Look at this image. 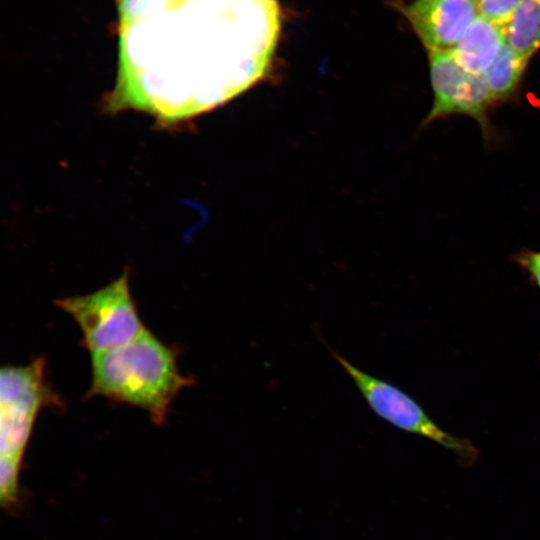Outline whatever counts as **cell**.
Listing matches in <instances>:
<instances>
[{
	"instance_id": "obj_5",
	"label": "cell",
	"mask_w": 540,
	"mask_h": 540,
	"mask_svg": "<svg viewBox=\"0 0 540 540\" xmlns=\"http://www.w3.org/2000/svg\"><path fill=\"white\" fill-rule=\"evenodd\" d=\"M331 353L376 415L400 430L427 438L451 451L464 467L476 462L479 451L468 438L445 431L398 386L364 372L338 352Z\"/></svg>"
},
{
	"instance_id": "obj_1",
	"label": "cell",
	"mask_w": 540,
	"mask_h": 540,
	"mask_svg": "<svg viewBox=\"0 0 540 540\" xmlns=\"http://www.w3.org/2000/svg\"><path fill=\"white\" fill-rule=\"evenodd\" d=\"M119 70L107 108L172 124L217 107L265 73L275 0H119Z\"/></svg>"
},
{
	"instance_id": "obj_9",
	"label": "cell",
	"mask_w": 540,
	"mask_h": 540,
	"mask_svg": "<svg viewBox=\"0 0 540 540\" xmlns=\"http://www.w3.org/2000/svg\"><path fill=\"white\" fill-rule=\"evenodd\" d=\"M504 28L511 48L530 59L540 48V0H522Z\"/></svg>"
},
{
	"instance_id": "obj_3",
	"label": "cell",
	"mask_w": 540,
	"mask_h": 540,
	"mask_svg": "<svg viewBox=\"0 0 540 540\" xmlns=\"http://www.w3.org/2000/svg\"><path fill=\"white\" fill-rule=\"evenodd\" d=\"M62 406L45 377V360L0 371L1 473L17 477L35 419L43 407Z\"/></svg>"
},
{
	"instance_id": "obj_8",
	"label": "cell",
	"mask_w": 540,
	"mask_h": 540,
	"mask_svg": "<svg viewBox=\"0 0 540 540\" xmlns=\"http://www.w3.org/2000/svg\"><path fill=\"white\" fill-rule=\"evenodd\" d=\"M505 42V28L479 14L451 54L466 71L482 75Z\"/></svg>"
},
{
	"instance_id": "obj_7",
	"label": "cell",
	"mask_w": 540,
	"mask_h": 540,
	"mask_svg": "<svg viewBox=\"0 0 540 540\" xmlns=\"http://www.w3.org/2000/svg\"><path fill=\"white\" fill-rule=\"evenodd\" d=\"M428 52H451L479 15L474 0L395 3Z\"/></svg>"
},
{
	"instance_id": "obj_2",
	"label": "cell",
	"mask_w": 540,
	"mask_h": 540,
	"mask_svg": "<svg viewBox=\"0 0 540 540\" xmlns=\"http://www.w3.org/2000/svg\"><path fill=\"white\" fill-rule=\"evenodd\" d=\"M178 354L145 329L129 343L92 354L87 397L102 396L146 411L161 425L176 396L193 383L178 367Z\"/></svg>"
},
{
	"instance_id": "obj_12",
	"label": "cell",
	"mask_w": 540,
	"mask_h": 540,
	"mask_svg": "<svg viewBox=\"0 0 540 540\" xmlns=\"http://www.w3.org/2000/svg\"><path fill=\"white\" fill-rule=\"evenodd\" d=\"M516 261L527 272L530 280L540 289V252H524Z\"/></svg>"
},
{
	"instance_id": "obj_13",
	"label": "cell",
	"mask_w": 540,
	"mask_h": 540,
	"mask_svg": "<svg viewBox=\"0 0 540 540\" xmlns=\"http://www.w3.org/2000/svg\"><path fill=\"white\" fill-rule=\"evenodd\" d=\"M474 1H476L478 3L480 0H474Z\"/></svg>"
},
{
	"instance_id": "obj_6",
	"label": "cell",
	"mask_w": 540,
	"mask_h": 540,
	"mask_svg": "<svg viewBox=\"0 0 540 540\" xmlns=\"http://www.w3.org/2000/svg\"><path fill=\"white\" fill-rule=\"evenodd\" d=\"M434 101L424 124L451 114L473 117L489 132L487 111L495 101L482 75L466 71L451 52H428Z\"/></svg>"
},
{
	"instance_id": "obj_11",
	"label": "cell",
	"mask_w": 540,
	"mask_h": 540,
	"mask_svg": "<svg viewBox=\"0 0 540 540\" xmlns=\"http://www.w3.org/2000/svg\"><path fill=\"white\" fill-rule=\"evenodd\" d=\"M522 0H480L479 14L497 25L505 27Z\"/></svg>"
},
{
	"instance_id": "obj_4",
	"label": "cell",
	"mask_w": 540,
	"mask_h": 540,
	"mask_svg": "<svg viewBox=\"0 0 540 540\" xmlns=\"http://www.w3.org/2000/svg\"><path fill=\"white\" fill-rule=\"evenodd\" d=\"M126 269L112 282L85 294L57 299L55 304L71 316L82 332V345L91 355L121 347L146 327L139 316Z\"/></svg>"
},
{
	"instance_id": "obj_10",
	"label": "cell",
	"mask_w": 540,
	"mask_h": 540,
	"mask_svg": "<svg viewBox=\"0 0 540 540\" xmlns=\"http://www.w3.org/2000/svg\"><path fill=\"white\" fill-rule=\"evenodd\" d=\"M529 59L519 55L507 41L482 74L494 100L509 98L519 86Z\"/></svg>"
}]
</instances>
